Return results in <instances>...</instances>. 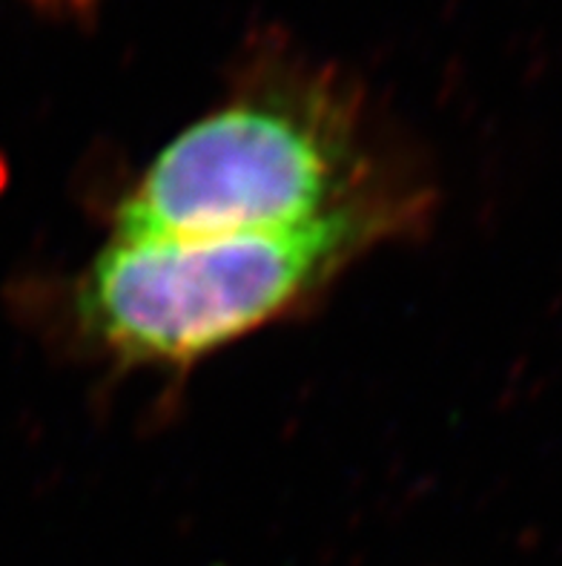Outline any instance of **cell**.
I'll use <instances>...</instances> for the list:
<instances>
[{
  "label": "cell",
  "instance_id": "obj_1",
  "mask_svg": "<svg viewBox=\"0 0 562 566\" xmlns=\"http://www.w3.org/2000/svg\"><path fill=\"white\" fill-rule=\"evenodd\" d=\"M425 196L379 181L333 213L282 230L121 239L75 296L81 331L124 363H190L314 300L422 216Z\"/></svg>",
  "mask_w": 562,
  "mask_h": 566
},
{
  "label": "cell",
  "instance_id": "obj_2",
  "mask_svg": "<svg viewBox=\"0 0 562 566\" xmlns=\"http://www.w3.org/2000/svg\"><path fill=\"white\" fill-rule=\"evenodd\" d=\"M373 185L357 95L319 72H267L158 153L118 205L115 237L296 228Z\"/></svg>",
  "mask_w": 562,
  "mask_h": 566
},
{
  "label": "cell",
  "instance_id": "obj_3",
  "mask_svg": "<svg viewBox=\"0 0 562 566\" xmlns=\"http://www.w3.org/2000/svg\"><path fill=\"white\" fill-rule=\"evenodd\" d=\"M43 3H52V7H64V9H81L86 0H43Z\"/></svg>",
  "mask_w": 562,
  "mask_h": 566
}]
</instances>
